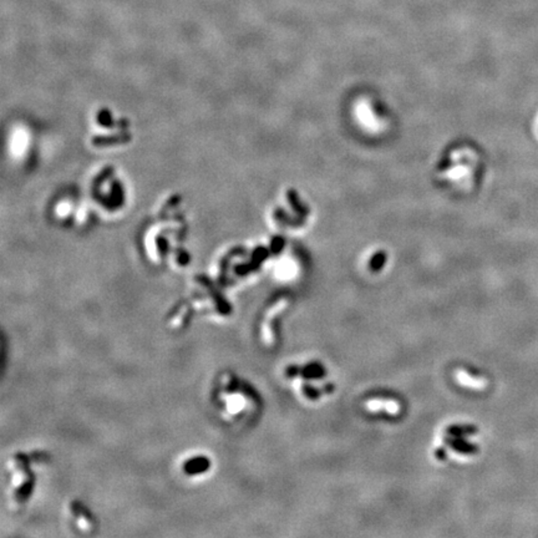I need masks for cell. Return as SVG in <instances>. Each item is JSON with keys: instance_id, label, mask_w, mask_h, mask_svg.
I'll use <instances>...</instances> for the list:
<instances>
[{"instance_id": "cell-1", "label": "cell", "mask_w": 538, "mask_h": 538, "mask_svg": "<svg viewBox=\"0 0 538 538\" xmlns=\"http://www.w3.org/2000/svg\"><path fill=\"white\" fill-rule=\"evenodd\" d=\"M365 407L370 411H385L395 415L400 411V405L393 400H372L365 404Z\"/></svg>"}, {"instance_id": "cell-2", "label": "cell", "mask_w": 538, "mask_h": 538, "mask_svg": "<svg viewBox=\"0 0 538 538\" xmlns=\"http://www.w3.org/2000/svg\"><path fill=\"white\" fill-rule=\"evenodd\" d=\"M455 378H456V380H457V383L463 385V386L476 387V389L478 387V389H481V387H483L486 385V383L483 380L474 378V376H471L469 373L463 372V370H457V372L455 373Z\"/></svg>"}]
</instances>
